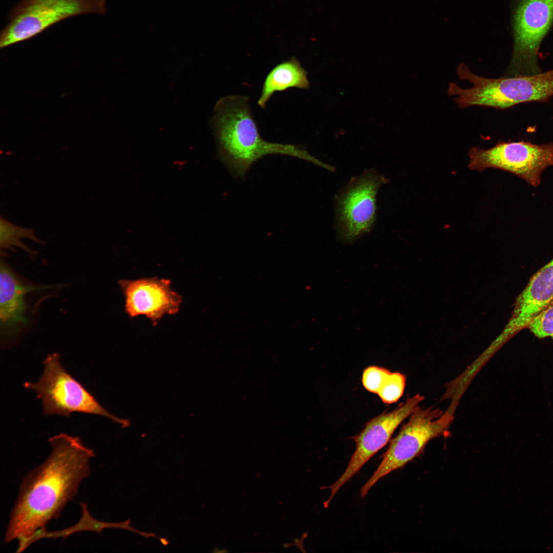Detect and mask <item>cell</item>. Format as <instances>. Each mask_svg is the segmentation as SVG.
Returning a JSON list of instances; mask_svg holds the SVG:
<instances>
[{"label": "cell", "mask_w": 553, "mask_h": 553, "mask_svg": "<svg viewBox=\"0 0 553 553\" xmlns=\"http://www.w3.org/2000/svg\"><path fill=\"white\" fill-rule=\"evenodd\" d=\"M51 452L40 465L27 475L11 512L4 537L6 543L18 541L22 552L45 532L78 493L90 474L93 450L78 437L61 433L51 437Z\"/></svg>", "instance_id": "obj_1"}, {"label": "cell", "mask_w": 553, "mask_h": 553, "mask_svg": "<svg viewBox=\"0 0 553 553\" xmlns=\"http://www.w3.org/2000/svg\"><path fill=\"white\" fill-rule=\"evenodd\" d=\"M214 125L219 158L235 177L243 179L253 163L269 155L305 160L328 171L334 168L300 145L268 142L259 133L245 96L221 98L215 110Z\"/></svg>", "instance_id": "obj_2"}, {"label": "cell", "mask_w": 553, "mask_h": 553, "mask_svg": "<svg viewBox=\"0 0 553 553\" xmlns=\"http://www.w3.org/2000/svg\"><path fill=\"white\" fill-rule=\"evenodd\" d=\"M457 73L460 79L472 84L471 88L463 89L454 82L449 83L448 93L455 96L454 101L460 108L479 105L505 109L553 96V69L531 75L489 78L474 74L461 63Z\"/></svg>", "instance_id": "obj_3"}, {"label": "cell", "mask_w": 553, "mask_h": 553, "mask_svg": "<svg viewBox=\"0 0 553 553\" xmlns=\"http://www.w3.org/2000/svg\"><path fill=\"white\" fill-rule=\"evenodd\" d=\"M44 369L36 382H26L24 387L34 391L42 401L45 415H60L67 418L73 412L102 416L128 427L129 419H122L105 409L82 384L64 368L59 355L52 353L43 361Z\"/></svg>", "instance_id": "obj_4"}, {"label": "cell", "mask_w": 553, "mask_h": 553, "mask_svg": "<svg viewBox=\"0 0 553 553\" xmlns=\"http://www.w3.org/2000/svg\"><path fill=\"white\" fill-rule=\"evenodd\" d=\"M454 413L448 410L443 412L433 407L418 406L390 441L378 467L362 486L360 496L365 497L379 479L403 467L420 455L431 440L440 436L447 437Z\"/></svg>", "instance_id": "obj_5"}, {"label": "cell", "mask_w": 553, "mask_h": 553, "mask_svg": "<svg viewBox=\"0 0 553 553\" xmlns=\"http://www.w3.org/2000/svg\"><path fill=\"white\" fill-rule=\"evenodd\" d=\"M105 4V0H22L8 14V23L1 32L0 47L30 39L72 16L102 14Z\"/></svg>", "instance_id": "obj_6"}, {"label": "cell", "mask_w": 553, "mask_h": 553, "mask_svg": "<svg viewBox=\"0 0 553 553\" xmlns=\"http://www.w3.org/2000/svg\"><path fill=\"white\" fill-rule=\"evenodd\" d=\"M511 13L513 50L507 74L539 73L540 47L553 26V0H514Z\"/></svg>", "instance_id": "obj_7"}, {"label": "cell", "mask_w": 553, "mask_h": 553, "mask_svg": "<svg viewBox=\"0 0 553 553\" xmlns=\"http://www.w3.org/2000/svg\"><path fill=\"white\" fill-rule=\"evenodd\" d=\"M469 167L483 171L493 168L509 172L534 187L541 183L545 169L553 166V142L538 144L526 141L500 142L483 149L469 151Z\"/></svg>", "instance_id": "obj_8"}, {"label": "cell", "mask_w": 553, "mask_h": 553, "mask_svg": "<svg viewBox=\"0 0 553 553\" xmlns=\"http://www.w3.org/2000/svg\"><path fill=\"white\" fill-rule=\"evenodd\" d=\"M386 178L368 171L350 181L338 196L336 229L340 239L352 242L373 227L376 218V196Z\"/></svg>", "instance_id": "obj_9"}, {"label": "cell", "mask_w": 553, "mask_h": 553, "mask_svg": "<svg viewBox=\"0 0 553 553\" xmlns=\"http://www.w3.org/2000/svg\"><path fill=\"white\" fill-rule=\"evenodd\" d=\"M424 398L419 394L408 397L394 410L371 419L359 434L352 437L356 449L343 474L336 482L327 487L330 490L331 494L325 502L326 507L338 491L389 441L397 427L410 416Z\"/></svg>", "instance_id": "obj_10"}, {"label": "cell", "mask_w": 553, "mask_h": 553, "mask_svg": "<svg viewBox=\"0 0 553 553\" xmlns=\"http://www.w3.org/2000/svg\"><path fill=\"white\" fill-rule=\"evenodd\" d=\"M118 283L125 297V311L132 318L143 315L156 325L165 314L179 310L182 297L171 289L168 279H123Z\"/></svg>", "instance_id": "obj_11"}, {"label": "cell", "mask_w": 553, "mask_h": 553, "mask_svg": "<svg viewBox=\"0 0 553 553\" xmlns=\"http://www.w3.org/2000/svg\"><path fill=\"white\" fill-rule=\"evenodd\" d=\"M53 286H37L23 282L3 261L0 266V328L6 337H13L27 327L28 306L26 296L31 292L49 289Z\"/></svg>", "instance_id": "obj_12"}, {"label": "cell", "mask_w": 553, "mask_h": 553, "mask_svg": "<svg viewBox=\"0 0 553 553\" xmlns=\"http://www.w3.org/2000/svg\"><path fill=\"white\" fill-rule=\"evenodd\" d=\"M553 302V259L534 273L517 296L505 327L511 335L527 329L531 320Z\"/></svg>", "instance_id": "obj_13"}, {"label": "cell", "mask_w": 553, "mask_h": 553, "mask_svg": "<svg viewBox=\"0 0 553 553\" xmlns=\"http://www.w3.org/2000/svg\"><path fill=\"white\" fill-rule=\"evenodd\" d=\"M309 82L307 72L297 59L293 57L276 65L266 76L258 104L263 109L276 92L288 88L307 89Z\"/></svg>", "instance_id": "obj_14"}, {"label": "cell", "mask_w": 553, "mask_h": 553, "mask_svg": "<svg viewBox=\"0 0 553 553\" xmlns=\"http://www.w3.org/2000/svg\"><path fill=\"white\" fill-rule=\"evenodd\" d=\"M22 239H27L38 244L45 243L39 239L32 228L20 227L11 223L3 217L0 219V247L1 251H13L17 247L29 253L31 258H34L36 252L32 250L24 244Z\"/></svg>", "instance_id": "obj_15"}, {"label": "cell", "mask_w": 553, "mask_h": 553, "mask_svg": "<svg viewBox=\"0 0 553 553\" xmlns=\"http://www.w3.org/2000/svg\"><path fill=\"white\" fill-rule=\"evenodd\" d=\"M405 386L406 377L403 374L391 372L377 394L383 402L394 403L402 395Z\"/></svg>", "instance_id": "obj_16"}, {"label": "cell", "mask_w": 553, "mask_h": 553, "mask_svg": "<svg viewBox=\"0 0 553 553\" xmlns=\"http://www.w3.org/2000/svg\"><path fill=\"white\" fill-rule=\"evenodd\" d=\"M390 373V371L385 368L377 366L369 367L364 371L363 385L367 390L377 394Z\"/></svg>", "instance_id": "obj_17"}]
</instances>
